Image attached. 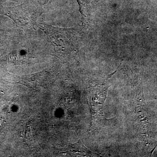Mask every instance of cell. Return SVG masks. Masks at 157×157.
I'll list each match as a JSON object with an SVG mask.
<instances>
[{
	"mask_svg": "<svg viewBox=\"0 0 157 157\" xmlns=\"http://www.w3.org/2000/svg\"><path fill=\"white\" fill-rule=\"evenodd\" d=\"M38 26L46 34L57 54L67 55L76 49V37L73 29L61 28L45 24Z\"/></svg>",
	"mask_w": 157,
	"mask_h": 157,
	"instance_id": "1",
	"label": "cell"
},
{
	"mask_svg": "<svg viewBox=\"0 0 157 157\" xmlns=\"http://www.w3.org/2000/svg\"><path fill=\"white\" fill-rule=\"evenodd\" d=\"M109 85L107 82L95 86L90 92V100L92 121L96 126H101L109 121L105 117L104 105L107 97Z\"/></svg>",
	"mask_w": 157,
	"mask_h": 157,
	"instance_id": "2",
	"label": "cell"
},
{
	"mask_svg": "<svg viewBox=\"0 0 157 157\" xmlns=\"http://www.w3.org/2000/svg\"><path fill=\"white\" fill-rule=\"evenodd\" d=\"M21 8L16 16V22L17 25L25 31L33 29L37 25L36 21L40 14L36 9H30L24 6Z\"/></svg>",
	"mask_w": 157,
	"mask_h": 157,
	"instance_id": "3",
	"label": "cell"
},
{
	"mask_svg": "<svg viewBox=\"0 0 157 157\" xmlns=\"http://www.w3.org/2000/svg\"><path fill=\"white\" fill-rule=\"evenodd\" d=\"M67 151L73 155L79 156H98V154L92 152L89 150L83 145L81 142L70 145L67 148Z\"/></svg>",
	"mask_w": 157,
	"mask_h": 157,
	"instance_id": "4",
	"label": "cell"
},
{
	"mask_svg": "<svg viewBox=\"0 0 157 157\" xmlns=\"http://www.w3.org/2000/svg\"><path fill=\"white\" fill-rule=\"evenodd\" d=\"M79 10L83 21L88 17L91 11L92 0H77Z\"/></svg>",
	"mask_w": 157,
	"mask_h": 157,
	"instance_id": "5",
	"label": "cell"
},
{
	"mask_svg": "<svg viewBox=\"0 0 157 157\" xmlns=\"http://www.w3.org/2000/svg\"><path fill=\"white\" fill-rule=\"evenodd\" d=\"M4 117H3L2 116L0 115V127L2 125V124L3 122H4Z\"/></svg>",
	"mask_w": 157,
	"mask_h": 157,
	"instance_id": "6",
	"label": "cell"
},
{
	"mask_svg": "<svg viewBox=\"0 0 157 157\" xmlns=\"http://www.w3.org/2000/svg\"><path fill=\"white\" fill-rule=\"evenodd\" d=\"M157 146V143L156 144V146L155 147H154V148L153 149V150L151 152V154L153 152V151H154L155 150V148H156V146Z\"/></svg>",
	"mask_w": 157,
	"mask_h": 157,
	"instance_id": "7",
	"label": "cell"
}]
</instances>
